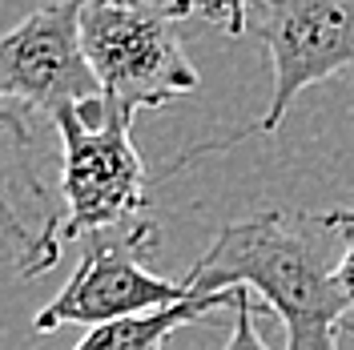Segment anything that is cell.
<instances>
[{
  "instance_id": "1",
  "label": "cell",
  "mask_w": 354,
  "mask_h": 350,
  "mask_svg": "<svg viewBox=\"0 0 354 350\" xmlns=\"http://www.w3.org/2000/svg\"><path fill=\"white\" fill-rule=\"evenodd\" d=\"M181 282L189 290L245 286L262 294L290 350H334L342 338H354V322L346 318L354 306L334 286L302 225L294 230L282 214L225 221Z\"/></svg>"
},
{
  "instance_id": "2",
  "label": "cell",
  "mask_w": 354,
  "mask_h": 350,
  "mask_svg": "<svg viewBox=\"0 0 354 350\" xmlns=\"http://www.w3.org/2000/svg\"><path fill=\"white\" fill-rule=\"evenodd\" d=\"M81 48L101 93L125 113L161 109L201 85L165 0H85Z\"/></svg>"
},
{
  "instance_id": "3",
  "label": "cell",
  "mask_w": 354,
  "mask_h": 350,
  "mask_svg": "<svg viewBox=\"0 0 354 350\" xmlns=\"http://www.w3.org/2000/svg\"><path fill=\"white\" fill-rule=\"evenodd\" d=\"M61 133V197L65 210L57 221L61 246L137 218L149 201L145 161L133 149V113L113 105L105 93L68 101L48 117Z\"/></svg>"
},
{
  "instance_id": "4",
  "label": "cell",
  "mask_w": 354,
  "mask_h": 350,
  "mask_svg": "<svg viewBox=\"0 0 354 350\" xmlns=\"http://www.w3.org/2000/svg\"><path fill=\"white\" fill-rule=\"evenodd\" d=\"M245 33H254L270 57V105L245 133L205 141L198 149H185L181 161L165 165L161 177L181 174L198 154H218L245 141L250 133H278L282 117L298 101V93L354 68V0H250Z\"/></svg>"
},
{
  "instance_id": "5",
  "label": "cell",
  "mask_w": 354,
  "mask_h": 350,
  "mask_svg": "<svg viewBox=\"0 0 354 350\" xmlns=\"http://www.w3.org/2000/svg\"><path fill=\"white\" fill-rule=\"evenodd\" d=\"M109 230L113 225L85 234V254L73 270V278L32 318L37 334H53L61 326H101V322L141 314L149 306L189 294L185 282H169V278L149 274L141 266V258L157 246L153 221L125 218L117 221L121 234H109Z\"/></svg>"
},
{
  "instance_id": "6",
  "label": "cell",
  "mask_w": 354,
  "mask_h": 350,
  "mask_svg": "<svg viewBox=\"0 0 354 350\" xmlns=\"http://www.w3.org/2000/svg\"><path fill=\"white\" fill-rule=\"evenodd\" d=\"M85 0H53L0 33V105L24 113H53L101 93L81 48Z\"/></svg>"
},
{
  "instance_id": "7",
  "label": "cell",
  "mask_w": 354,
  "mask_h": 350,
  "mask_svg": "<svg viewBox=\"0 0 354 350\" xmlns=\"http://www.w3.org/2000/svg\"><path fill=\"white\" fill-rule=\"evenodd\" d=\"M61 210L44 185L28 113L17 105H0V254L17 262L21 278H37L61 262L57 238Z\"/></svg>"
},
{
  "instance_id": "8",
  "label": "cell",
  "mask_w": 354,
  "mask_h": 350,
  "mask_svg": "<svg viewBox=\"0 0 354 350\" xmlns=\"http://www.w3.org/2000/svg\"><path fill=\"white\" fill-rule=\"evenodd\" d=\"M225 306H234V286L230 290H189L185 298L149 306L141 314L113 318V322H101V326H88V334L77 342V350H149L169 342L174 330L189 326L205 314H218Z\"/></svg>"
},
{
  "instance_id": "9",
  "label": "cell",
  "mask_w": 354,
  "mask_h": 350,
  "mask_svg": "<svg viewBox=\"0 0 354 350\" xmlns=\"http://www.w3.org/2000/svg\"><path fill=\"white\" fill-rule=\"evenodd\" d=\"M165 4L174 8L181 21L201 17L214 28H221L225 37H242L245 33V8H250V0H165Z\"/></svg>"
},
{
  "instance_id": "10",
  "label": "cell",
  "mask_w": 354,
  "mask_h": 350,
  "mask_svg": "<svg viewBox=\"0 0 354 350\" xmlns=\"http://www.w3.org/2000/svg\"><path fill=\"white\" fill-rule=\"evenodd\" d=\"M234 310H238V322H234V334H230V350H242V347H266V334L254 330V310H250V294L245 286H234Z\"/></svg>"
},
{
  "instance_id": "11",
  "label": "cell",
  "mask_w": 354,
  "mask_h": 350,
  "mask_svg": "<svg viewBox=\"0 0 354 350\" xmlns=\"http://www.w3.org/2000/svg\"><path fill=\"white\" fill-rule=\"evenodd\" d=\"M342 234H351V241H346V250H342L338 266L330 270V278H334V286L342 290V298L354 306V230H342Z\"/></svg>"
},
{
  "instance_id": "12",
  "label": "cell",
  "mask_w": 354,
  "mask_h": 350,
  "mask_svg": "<svg viewBox=\"0 0 354 350\" xmlns=\"http://www.w3.org/2000/svg\"><path fill=\"white\" fill-rule=\"evenodd\" d=\"M322 230H354V210H326V214H310Z\"/></svg>"
}]
</instances>
